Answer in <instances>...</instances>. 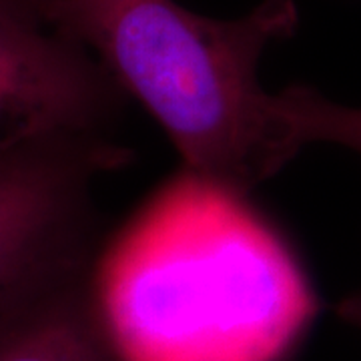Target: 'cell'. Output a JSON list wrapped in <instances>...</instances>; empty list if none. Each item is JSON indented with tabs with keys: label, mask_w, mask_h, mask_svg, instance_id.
Instances as JSON below:
<instances>
[{
	"label": "cell",
	"mask_w": 361,
	"mask_h": 361,
	"mask_svg": "<svg viewBox=\"0 0 361 361\" xmlns=\"http://www.w3.org/2000/svg\"><path fill=\"white\" fill-rule=\"evenodd\" d=\"M273 109L293 155L310 142H331L361 157L360 106L334 103L305 85H291L273 94Z\"/></svg>",
	"instance_id": "cell-6"
},
{
	"label": "cell",
	"mask_w": 361,
	"mask_h": 361,
	"mask_svg": "<svg viewBox=\"0 0 361 361\" xmlns=\"http://www.w3.org/2000/svg\"><path fill=\"white\" fill-rule=\"evenodd\" d=\"M123 89L30 0H0V153L71 137H109Z\"/></svg>",
	"instance_id": "cell-4"
},
{
	"label": "cell",
	"mask_w": 361,
	"mask_h": 361,
	"mask_svg": "<svg viewBox=\"0 0 361 361\" xmlns=\"http://www.w3.org/2000/svg\"><path fill=\"white\" fill-rule=\"evenodd\" d=\"M89 273L0 323V361H118L89 301Z\"/></svg>",
	"instance_id": "cell-5"
},
{
	"label": "cell",
	"mask_w": 361,
	"mask_h": 361,
	"mask_svg": "<svg viewBox=\"0 0 361 361\" xmlns=\"http://www.w3.org/2000/svg\"><path fill=\"white\" fill-rule=\"evenodd\" d=\"M129 159L109 137L0 153V323L89 273L101 249L92 183Z\"/></svg>",
	"instance_id": "cell-3"
},
{
	"label": "cell",
	"mask_w": 361,
	"mask_h": 361,
	"mask_svg": "<svg viewBox=\"0 0 361 361\" xmlns=\"http://www.w3.org/2000/svg\"><path fill=\"white\" fill-rule=\"evenodd\" d=\"M87 289L118 361H281L317 310L279 233L189 171L99 249Z\"/></svg>",
	"instance_id": "cell-1"
},
{
	"label": "cell",
	"mask_w": 361,
	"mask_h": 361,
	"mask_svg": "<svg viewBox=\"0 0 361 361\" xmlns=\"http://www.w3.org/2000/svg\"><path fill=\"white\" fill-rule=\"evenodd\" d=\"M336 311L341 322L349 323L361 331V291L341 299Z\"/></svg>",
	"instance_id": "cell-7"
},
{
	"label": "cell",
	"mask_w": 361,
	"mask_h": 361,
	"mask_svg": "<svg viewBox=\"0 0 361 361\" xmlns=\"http://www.w3.org/2000/svg\"><path fill=\"white\" fill-rule=\"evenodd\" d=\"M167 130L185 171L245 197L291 161L273 94L259 85L267 44L293 32L291 0L207 18L173 0H32Z\"/></svg>",
	"instance_id": "cell-2"
}]
</instances>
